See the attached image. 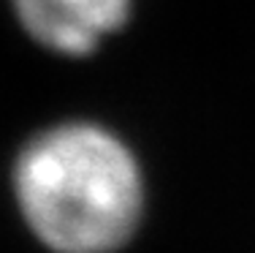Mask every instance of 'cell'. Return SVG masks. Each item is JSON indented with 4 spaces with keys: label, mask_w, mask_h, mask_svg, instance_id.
Returning a JSON list of instances; mask_svg holds the SVG:
<instances>
[{
    "label": "cell",
    "mask_w": 255,
    "mask_h": 253,
    "mask_svg": "<svg viewBox=\"0 0 255 253\" xmlns=\"http://www.w3.org/2000/svg\"><path fill=\"white\" fill-rule=\"evenodd\" d=\"M19 210L54 253H112L141 213L130 150L98 125L68 123L38 134L14 166Z\"/></svg>",
    "instance_id": "6da1fadb"
},
{
    "label": "cell",
    "mask_w": 255,
    "mask_h": 253,
    "mask_svg": "<svg viewBox=\"0 0 255 253\" xmlns=\"http://www.w3.org/2000/svg\"><path fill=\"white\" fill-rule=\"evenodd\" d=\"M16 19L41 46L87 55L106 33L125 25L130 0H11Z\"/></svg>",
    "instance_id": "7a4b0ae2"
}]
</instances>
